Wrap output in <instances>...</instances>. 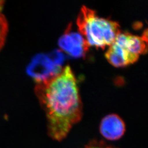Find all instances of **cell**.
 Instances as JSON below:
<instances>
[{
  "instance_id": "cell-7",
  "label": "cell",
  "mask_w": 148,
  "mask_h": 148,
  "mask_svg": "<svg viewBox=\"0 0 148 148\" xmlns=\"http://www.w3.org/2000/svg\"><path fill=\"white\" fill-rule=\"evenodd\" d=\"M105 56L111 65L116 67L125 66L134 63L139 57V56L128 52L121 44L115 40L109 46Z\"/></svg>"
},
{
  "instance_id": "cell-1",
  "label": "cell",
  "mask_w": 148,
  "mask_h": 148,
  "mask_svg": "<svg viewBox=\"0 0 148 148\" xmlns=\"http://www.w3.org/2000/svg\"><path fill=\"white\" fill-rule=\"evenodd\" d=\"M35 92L46 114L48 136L63 140L82 117L77 82L70 66L67 65L57 75L37 83Z\"/></svg>"
},
{
  "instance_id": "cell-4",
  "label": "cell",
  "mask_w": 148,
  "mask_h": 148,
  "mask_svg": "<svg viewBox=\"0 0 148 148\" xmlns=\"http://www.w3.org/2000/svg\"><path fill=\"white\" fill-rule=\"evenodd\" d=\"M58 45L65 52L76 58L84 56L89 48L79 33L71 31V24L59 38Z\"/></svg>"
},
{
  "instance_id": "cell-9",
  "label": "cell",
  "mask_w": 148,
  "mask_h": 148,
  "mask_svg": "<svg viewBox=\"0 0 148 148\" xmlns=\"http://www.w3.org/2000/svg\"><path fill=\"white\" fill-rule=\"evenodd\" d=\"M48 57L53 62V63L59 66H62V65L64 60V56L58 49H55L52 52L48 54Z\"/></svg>"
},
{
  "instance_id": "cell-2",
  "label": "cell",
  "mask_w": 148,
  "mask_h": 148,
  "mask_svg": "<svg viewBox=\"0 0 148 148\" xmlns=\"http://www.w3.org/2000/svg\"><path fill=\"white\" fill-rule=\"evenodd\" d=\"M76 23L88 47L103 48L110 46L121 32L118 22L99 16L95 11L86 5L82 6Z\"/></svg>"
},
{
  "instance_id": "cell-6",
  "label": "cell",
  "mask_w": 148,
  "mask_h": 148,
  "mask_svg": "<svg viewBox=\"0 0 148 148\" xmlns=\"http://www.w3.org/2000/svg\"><path fill=\"white\" fill-rule=\"evenodd\" d=\"M115 41L121 44L130 53L139 56L147 52L148 31L146 29L140 36L121 32Z\"/></svg>"
},
{
  "instance_id": "cell-3",
  "label": "cell",
  "mask_w": 148,
  "mask_h": 148,
  "mask_svg": "<svg viewBox=\"0 0 148 148\" xmlns=\"http://www.w3.org/2000/svg\"><path fill=\"white\" fill-rule=\"evenodd\" d=\"M63 68L53 63L44 53H39L32 58L26 69L27 73L37 83L49 79L59 74Z\"/></svg>"
},
{
  "instance_id": "cell-10",
  "label": "cell",
  "mask_w": 148,
  "mask_h": 148,
  "mask_svg": "<svg viewBox=\"0 0 148 148\" xmlns=\"http://www.w3.org/2000/svg\"><path fill=\"white\" fill-rule=\"evenodd\" d=\"M84 148H116L109 145L103 141L92 140Z\"/></svg>"
},
{
  "instance_id": "cell-8",
  "label": "cell",
  "mask_w": 148,
  "mask_h": 148,
  "mask_svg": "<svg viewBox=\"0 0 148 148\" xmlns=\"http://www.w3.org/2000/svg\"><path fill=\"white\" fill-rule=\"evenodd\" d=\"M8 31V24L5 17L0 14V49L2 48Z\"/></svg>"
},
{
  "instance_id": "cell-5",
  "label": "cell",
  "mask_w": 148,
  "mask_h": 148,
  "mask_svg": "<svg viewBox=\"0 0 148 148\" xmlns=\"http://www.w3.org/2000/svg\"><path fill=\"white\" fill-rule=\"evenodd\" d=\"M100 132L103 137L109 140H117L123 136L126 126L121 118L116 114L106 115L101 121Z\"/></svg>"
},
{
  "instance_id": "cell-11",
  "label": "cell",
  "mask_w": 148,
  "mask_h": 148,
  "mask_svg": "<svg viewBox=\"0 0 148 148\" xmlns=\"http://www.w3.org/2000/svg\"><path fill=\"white\" fill-rule=\"evenodd\" d=\"M3 3H4V1H0V11L2 10V9L3 8Z\"/></svg>"
}]
</instances>
